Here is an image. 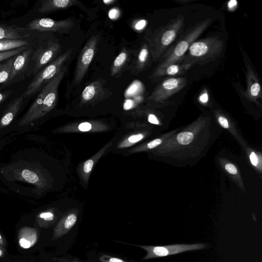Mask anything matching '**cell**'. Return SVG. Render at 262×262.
<instances>
[{
	"mask_svg": "<svg viewBox=\"0 0 262 262\" xmlns=\"http://www.w3.org/2000/svg\"><path fill=\"white\" fill-rule=\"evenodd\" d=\"M35 47V45L31 46L17 56L13 65L9 82L5 86H9L24 80Z\"/></svg>",
	"mask_w": 262,
	"mask_h": 262,
	"instance_id": "cell-11",
	"label": "cell"
},
{
	"mask_svg": "<svg viewBox=\"0 0 262 262\" xmlns=\"http://www.w3.org/2000/svg\"><path fill=\"white\" fill-rule=\"evenodd\" d=\"M22 176L25 180L32 184L37 185L39 181L38 175L29 170H24L22 172Z\"/></svg>",
	"mask_w": 262,
	"mask_h": 262,
	"instance_id": "cell-29",
	"label": "cell"
},
{
	"mask_svg": "<svg viewBox=\"0 0 262 262\" xmlns=\"http://www.w3.org/2000/svg\"><path fill=\"white\" fill-rule=\"evenodd\" d=\"M38 240V232L36 229L25 227L19 233V243L20 246L29 249L36 244Z\"/></svg>",
	"mask_w": 262,
	"mask_h": 262,
	"instance_id": "cell-20",
	"label": "cell"
},
{
	"mask_svg": "<svg viewBox=\"0 0 262 262\" xmlns=\"http://www.w3.org/2000/svg\"><path fill=\"white\" fill-rule=\"evenodd\" d=\"M208 94L207 91H204L199 97V100L203 103H206L208 101Z\"/></svg>",
	"mask_w": 262,
	"mask_h": 262,
	"instance_id": "cell-37",
	"label": "cell"
},
{
	"mask_svg": "<svg viewBox=\"0 0 262 262\" xmlns=\"http://www.w3.org/2000/svg\"><path fill=\"white\" fill-rule=\"evenodd\" d=\"M162 141L161 139L155 140L149 143L147 145V147L149 149H153L159 146L162 143Z\"/></svg>",
	"mask_w": 262,
	"mask_h": 262,
	"instance_id": "cell-36",
	"label": "cell"
},
{
	"mask_svg": "<svg viewBox=\"0 0 262 262\" xmlns=\"http://www.w3.org/2000/svg\"><path fill=\"white\" fill-rule=\"evenodd\" d=\"M38 218L41 221L48 225L56 223L57 220L55 213L51 211L42 212L39 215Z\"/></svg>",
	"mask_w": 262,
	"mask_h": 262,
	"instance_id": "cell-28",
	"label": "cell"
},
{
	"mask_svg": "<svg viewBox=\"0 0 262 262\" xmlns=\"http://www.w3.org/2000/svg\"><path fill=\"white\" fill-rule=\"evenodd\" d=\"M237 5L236 0H231L228 4V8L230 11H233L237 8Z\"/></svg>",
	"mask_w": 262,
	"mask_h": 262,
	"instance_id": "cell-38",
	"label": "cell"
},
{
	"mask_svg": "<svg viewBox=\"0 0 262 262\" xmlns=\"http://www.w3.org/2000/svg\"><path fill=\"white\" fill-rule=\"evenodd\" d=\"M146 25V21L145 20H141L138 23V25H136L137 30H140L143 29Z\"/></svg>",
	"mask_w": 262,
	"mask_h": 262,
	"instance_id": "cell-40",
	"label": "cell"
},
{
	"mask_svg": "<svg viewBox=\"0 0 262 262\" xmlns=\"http://www.w3.org/2000/svg\"><path fill=\"white\" fill-rule=\"evenodd\" d=\"M144 136L139 134L130 136L128 139L122 142L118 146L119 148H127L143 140Z\"/></svg>",
	"mask_w": 262,
	"mask_h": 262,
	"instance_id": "cell-27",
	"label": "cell"
},
{
	"mask_svg": "<svg viewBox=\"0 0 262 262\" xmlns=\"http://www.w3.org/2000/svg\"><path fill=\"white\" fill-rule=\"evenodd\" d=\"M108 94L109 90L103 86V83L100 80L95 81L84 89L81 95V102H92L100 99Z\"/></svg>",
	"mask_w": 262,
	"mask_h": 262,
	"instance_id": "cell-13",
	"label": "cell"
},
{
	"mask_svg": "<svg viewBox=\"0 0 262 262\" xmlns=\"http://www.w3.org/2000/svg\"><path fill=\"white\" fill-rule=\"evenodd\" d=\"M61 51V44L53 33H41L36 39L31 58L35 62L33 75L35 76L58 58Z\"/></svg>",
	"mask_w": 262,
	"mask_h": 262,
	"instance_id": "cell-5",
	"label": "cell"
},
{
	"mask_svg": "<svg viewBox=\"0 0 262 262\" xmlns=\"http://www.w3.org/2000/svg\"><path fill=\"white\" fill-rule=\"evenodd\" d=\"M185 17L173 19L145 36L150 55L153 61L163 58L184 33Z\"/></svg>",
	"mask_w": 262,
	"mask_h": 262,
	"instance_id": "cell-1",
	"label": "cell"
},
{
	"mask_svg": "<svg viewBox=\"0 0 262 262\" xmlns=\"http://www.w3.org/2000/svg\"><path fill=\"white\" fill-rule=\"evenodd\" d=\"M13 93L12 90L3 91L0 89V103L5 101Z\"/></svg>",
	"mask_w": 262,
	"mask_h": 262,
	"instance_id": "cell-32",
	"label": "cell"
},
{
	"mask_svg": "<svg viewBox=\"0 0 262 262\" xmlns=\"http://www.w3.org/2000/svg\"><path fill=\"white\" fill-rule=\"evenodd\" d=\"M86 255L87 260L96 262H138L135 259L121 255L104 251H97L94 249H88Z\"/></svg>",
	"mask_w": 262,
	"mask_h": 262,
	"instance_id": "cell-15",
	"label": "cell"
},
{
	"mask_svg": "<svg viewBox=\"0 0 262 262\" xmlns=\"http://www.w3.org/2000/svg\"><path fill=\"white\" fill-rule=\"evenodd\" d=\"M211 22V19H207L184 32L163 56L161 63L152 73V77H159L160 74L167 67L178 63L187 53L190 46L206 30Z\"/></svg>",
	"mask_w": 262,
	"mask_h": 262,
	"instance_id": "cell-2",
	"label": "cell"
},
{
	"mask_svg": "<svg viewBox=\"0 0 262 262\" xmlns=\"http://www.w3.org/2000/svg\"><path fill=\"white\" fill-rule=\"evenodd\" d=\"M226 170L230 174L235 175L238 173V171L235 166L231 164H227L225 165Z\"/></svg>",
	"mask_w": 262,
	"mask_h": 262,
	"instance_id": "cell-33",
	"label": "cell"
},
{
	"mask_svg": "<svg viewBox=\"0 0 262 262\" xmlns=\"http://www.w3.org/2000/svg\"><path fill=\"white\" fill-rule=\"evenodd\" d=\"M73 51V49H70L61 55L36 74L22 96L24 98L29 97L41 91L58 73L64 64L69 61Z\"/></svg>",
	"mask_w": 262,
	"mask_h": 262,
	"instance_id": "cell-6",
	"label": "cell"
},
{
	"mask_svg": "<svg viewBox=\"0 0 262 262\" xmlns=\"http://www.w3.org/2000/svg\"><path fill=\"white\" fill-rule=\"evenodd\" d=\"M178 142L182 145H188L192 143L194 139V135L191 133L186 132L179 134L177 136Z\"/></svg>",
	"mask_w": 262,
	"mask_h": 262,
	"instance_id": "cell-30",
	"label": "cell"
},
{
	"mask_svg": "<svg viewBox=\"0 0 262 262\" xmlns=\"http://www.w3.org/2000/svg\"><path fill=\"white\" fill-rule=\"evenodd\" d=\"M190 68L189 66L180 63H175L167 67L160 74V77L166 75H175L180 74Z\"/></svg>",
	"mask_w": 262,
	"mask_h": 262,
	"instance_id": "cell-24",
	"label": "cell"
},
{
	"mask_svg": "<svg viewBox=\"0 0 262 262\" xmlns=\"http://www.w3.org/2000/svg\"><path fill=\"white\" fill-rule=\"evenodd\" d=\"M80 229L79 212L71 211L64 215L53 230L50 242L56 247V254L60 256L68 253L76 241Z\"/></svg>",
	"mask_w": 262,
	"mask_h": 262,
	"instance_id": "cell-3",
	"label": "cell"
},
{
	"mask_svg": "<svg viewBox=\"0 0 262 262\" xmlns=\"http://www.w3.org/2000/svg\"><path fill=\"white\" fill-rule=\"evenodd\" d=\"M82 6L83 5L77 0H44L41 3L38 12L40 14H47L68 9L73 7Z\"/></svg>",
	"mask_w": 262,
	"mask_h": 262,
	"instance_id": "cell-14",
	"label": "cell"
},
{
	"mask_svg": "<svg viewBox=\"0 0 262 262\" xmlns=\"http://www.w3.org/2000/svg\"><path fill=\"white\" fill-rule=\"evenodd\" d=\"M23 97H18L13 99L5 111V114L0 120V125L6 126L9 125L14 120L23 104Z\"/></svg>",
	"mask_w": 262,
	"mask_h": 262,
	"instance_id": "cell-19",
	"label": "cell"
},
{
	"mask_svg": "<svg viewBox=\"0 0 262 262\" xmlns=\"http://www.w3.org/2000/svg\"><path fill=\"white\" fill-rule=\"evenodd\" d=\"M100 37L95 35L91 37L83 47L77 60L74 72L75 84H80L85 77L89 67L96 51Z\"/></svg>",
	"mask_w": 262,
	"mask_h": 262,
	"instance_id": "cell-8",
	"label": "cell"
},
{
	"mask_svg": "<svg viewBox=\"0 0 262 262\" xmlns=\"http://www.w3.org/2000/svg\"><path fill=\"white\" fill-rule=\"evenodd\" d=\"M74 23L71 19L57 21L49 18L34 20L26 27L29 30L39 33L58 34L68 33L74 27Z\"/></svg>",
	"mask_w": 262,
	"mask_h": 262,
	"instance_id": "cell-9",
	"label": "cell"
},
{
	"mask_svg": "<svg viewBox=\"0 0 262 262\" xmlns=\"http://www.w3.org/2000/svg\"><path fill=\"white\" fill-rule=\"evenodd\" d=\"M224 41L218 37H209L194 42L178 62L189 66L204 64L213 61L222 54Z\"/></svg>",
	"mask_w": 262,
	"mask_h": 262,
	"instance_id": "cell-4",
	"label": "cell"
},
{
	"mask_svg": "<svg viewBox=\"0 0 262 262\" xmlns=\"http://www.w3.org/2000/svg\"><path fill=\"white\" fill-rule=\"evenodd\" d=\"M250 160L252 165L256 167L258 164V158L254 152H251L249 156Z\"/></svg>",
	"mask_w": 262,
	"mask_h": 262,
	"instance_id": "cell-35",
	"label": "cell"
},
{
	"mask_svg": "<svg viewBox=\"0 0 262 262\" xmlns=\"http://www.w3.org/2000/svg\"><path fill=\"white\" fill-rule=\"evenodd\" d=\"M41 33L0 22V40H20L36 38Z\"/></svg>",
	"mask_w": 262,
	"mask_h": 262,
	"instance_id": "cell-12",
	"label": "cell"
},
{
	"mask_svg": "<svg viewBox=\"0 0 262 262\" xmlns=\"http://www.w3.org/2000/svg\"><path fill=\"white\" fill-rule=\"evenodd\" d=\"M150 53L147 43L144 42L135 55L129 69L134 74H139L144 71L150 60Z\"/></svg>",
	"mask_w": 262,
	"mask_h": 262,
	"instance_id": "cell-16",
	"label": "cell"
},
{
	"mask_svg": "<svg viewBox=\"0 0 262 262\" xmlns=\"http://www.w3.org/2000/svg\"><path fill=\"white\" fill-rule=\"evenodd\" d=\"M107 147H108V146L104 147L103 149L100 151L98 153V155L97 158L96 155L94 157L87 161L85 162L83 167V172L85 174L87 175L90 174V172L92 170L93 167L94 165V163L95 161H96V159H99V158L102 155L103 152L106 150Z\"/></svg>",
	"mask_w": 262,
	"mask_h": 262,
	"instance_id": "cell-26",
	"label": "cell"
},
{
	"mask_svg": "<svg viewBox=\"0 0 262 262\" xmlns=\"http://www.w3.org/2000/svg\"><path fill=\"white\" fill-rule=\"evenodd\" d=\"M218 121L220 125L225 128H228L229 127V123L227 119L223 117L220 116L218 118Z\"/></svg>",
	"mask_w": 262,
	"mask_h": 262,
	"instance_id": "cell-34",
	"label": "cell"
},
{
	"mask_svg": "<svg viewBox=\"0 0 262 262\" xmlns=\"http://www.w3.org/2000/svg\"><path fill=\"white\" fill-rule=\"evenodd\" d=\"M47 262H96L88 260H83L81 258L67 253L60 256L54 254L48 255L47 257Z\"/></svg>",
	"mask_w": 262,
	"mask_h": 262,
	"instance_id": "cell-23",
	"label": "cell"
},
{
	"mask_svg": "<svg viewBox=\"0 0 262 262\" xmlns=\"http://www.w3.org/2000/svg\"><path fill=\"white\" fill-rule=\"evenodd\" d=\"M16 57H12L0 64V84L6 86L8 83Z\"/></svg>",
	"mask_w": 262,
	"mask_h": 262,
	"instance_id": "cell-22",
	"label": "cell"
},
{
	"mask_svg": "<svg viewBox=\"0 0 262 262\" xmlns=\"http://www.w3.org/2000/svg\"><path fill=\"white\" fill-rule=\"evenodd\" d=\"M92 128V124L88 122L81 123L78 125V129L82 132H88Z\"/></svg>",
	"mask_w": 262,
	"mask_h": 262,
	"instance_id": "cell-31",
	"label": "cell"
},
{
	"mask_svg": "<svg viewBox=\"0 0 262 262\" xmlns=\"http://www.w3.org/2000/svg\"><path fill=\"white\" fill-rule=\"evenodd\" d=\"M247 89L246 96L254 100L261 96V87L252 69L248 67L247 74Z\"/></svg>",
	"mask_w": 262,
	"mask_h": 262,
	"instance_id": "cell-17",
	"label": "cell"
},
{
	"mask_svg": "<svg viewBox=\"0 0 262 262\" xmlns=\"http://www.w3.org/2000/svg\"><path fill=\"white\" fill-rule=\"evenodd\" d=\"M132 52L124 48L114 60L111 69V75L116 76L120 74L127 65L131 58Z\"/></svg>",
	"mask_w": 262,
	"mask_h": 262,
	"instance_id": "cell-18",
	"label": "cell"
},
{
	"mask_svg": "<svg viewBox=\"0 0 262 262\" xmlns=\"http://www.w3.org/2000/svg\"><path fill=\"white\" fill-rule=\"evenodd\" d=\"M116 1L115 0H109V1H103V3L106 5H110L112 4L115 3Z\"/></svg>",
	"mask_w": 262,
	"mask_h": 262,
	"instance_id": "cell-41",
	"label": "cell"
},
{
	"mask_svg": "<svg viewBox=\"0 0 262 262\" xmlns=\"http://www.w3.org/2000/svg\"><path fill=\"white\" fill-rule=\"evenodd\" d=\"M4 241L1 234H0V245H4Z\"/></svg>",
	"mask_w": 262,
	"mask_h": 262,
	"instance_id": "cell-42",
	"label": "cell"
},
{
	"mask_svg": "<svg viewBox=\"0 0 262 262\" xmlns=\"http://www.w3.org/2000/svg\"><path fill=\"white\" fill-rule=\"evenodd\" d=\"M31 46H24L13 50L0 52V62H4L12 57L19 55Z\"/></svg>",
	"mask_w": 262,
	"mask_h": 262,
	"instance_id": "cell-25",
	"label": "cell"
},
{
	"mask_svg": "<svg viewBox=\"0 0 262 262\" xmlns=\"http://www.w3.org/2000/svg\"><path fill=\"white\" fill-rule=\"evenodd\" d=\"M4 254V251L2 247H0V257H1Z\"/></svg>",
	"mask_w": 262,
	"mask_h": 262,
	"instance_id": "cell-43",
	"label": "cell"
},
{
	"mask_svg": "<svg viewBox=\"0 0 262 262\" xmlns=\"http://www.w3.org/2000/svg\"><path fill=\"white\" fill-rule=\"evenodd\" d=\"M36 38L20 40H0V52L13 50L36 44Z\"/></svg>",
	"mask_w": 262,
	"mask_h": 262,
	"instance_id": "cell-21",
	"label": "cell"
},
{
	"mask_svg": "<svg viewBox=\"0 0 262 262\" xmlns=\"http://www.w3.org/2000/svg\"><path fill=\"white\" fill-rule=\"evenodd\" d=\"M187 84L186 77L168 78L155 89L149 99L155 102H163L181 90Z\"/></svg>",
	"mask_w": 262,
	"mask_h": 262,
	"instance_id": "cell-10",
	"label": "cell"
},
{
	"mask_svg": "<svg viewBox=\"0 0 262 262\" xmlns=\"http://www.w3.org/2000/svg\"><path fill=\"white\" fill-rule=\"evenodd\" d=\"M149 121L154 124H159L160 122L157 117L153 114H150L148 117Z\"/></svg>",
	"mask_w": 262,
	"mask_h": 262,
	"instance_id": "cell-39",
	"label": "cell"
},
{
	"mask_svg": "<svg viewBox=\"0 0 262 262\" xmlns=\"http://www.w3.org/2000/svg\"><path fill=\"white\" fill-rule=\"evenodd\" d=\"M114 242L122 244L138 247L146 251V255L142 258V261L154 258L165 257L171 255L188 251L200 250L205 248L207 245L203 244H176L164 246L142 245L131 243H128L119 240H114Z\"/></svg>",
	"mask_w": 262,
	"mask_h": 262,
	"instance_id": "cell-7",
	"label": "cell"
}]
</instances>
